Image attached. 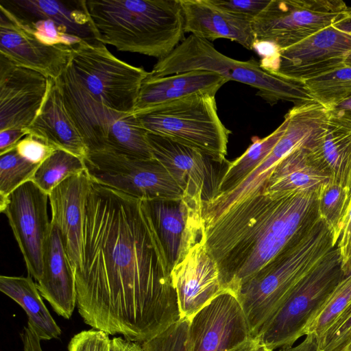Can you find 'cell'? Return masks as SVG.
<instances>
[{"mask_svg":"<svg viewBox=\"0 0 351 351\" xmlns=\"http://www.w3.org/2000/svg\"><path fill=\"white\" fill-rule=\"evenodd\" d=\"M171 267L141 199L92 182L73 269L78 311L108 335L143 343L179 321Z\"/></svg>","mask_w":351,"mask_h":351,"instance_id":"6da1fadb","label":"cell"},{"mask_svg":"<svg viewBox=\"0 0 351 351\" xmlns=\"http://www.w3.org/2000/svg\"><path fill=\"white\" fill-rule=\"evenodd\" d=\"M316 191H262L202 219V241L223 291L239 289L300 240L320 219Z\"/></svg>","mask_w":351,"mask_h":351,"instance_id":"7a4b0ae2","label":"cell"},{"mask_svg":"<svg viewBox=\"0 0 351 351\" xmlns=\"http://www.w3.org/2000/svg\"><path fill=\"white\" fill-rule=\"evenodd\" d=\"M96 40L162 59L184 39L179 0H86Z\"/></svg>","mask_w":351,"mask_h":351,"instance_id":"3957f363","label":"cell"},{"mask_svg":"<svg viewBox=\"0 0 351 351\" xmlns=\"http://www.w3.org/2000/svg\"><path fill=\"white\" fill-rule=\"evenodd\" d=\"M337 246L320 218L298 242L262 269L235 293L255 337L294 287Z\"/></svg>","mask_w":351,"mask_h":351,"instance_id":"277c9868","label":"cell"},{"mask_svg":"<svg viewBox=\"0 0 351 351\" xmlns=\"http://www.w3.org/2000/svg\"><path fill=\"white\" fill-rule=\"evenodd\" d=\"M207 71L249 85L273 105L280 101L295 106L315 101L305 82L265 69L254 60L240 61L217 51L212 43L191 34L167 57L158 60L147 77H160L190 71Z\"/></svg>","mask_w":351,"mask_h":351,"instance_id":"5b68a950","label":"cell"},{"mask_svg":"<svg viewBox=\"0 0 351 351\" xmlns=\"http://www.w3.org/2000/svg\"><path fill=\"white\" fill-rule=\"evenodd\" d=\"M56 81L66 110L88 152L154 158L147 132L134 114L114 110L97 99L80 83L70 64Z\"/></svg>","mask_w":351,"mask_h":351,"instance_id":"8992f818","label":"cell"},{"mask_svg":"<svg viewBox=\"0 0 351 351\" xmlns=\"http://www.w3.org/2000/svg\"><path fill=\"white\" fill-rule=\"evenodd\" d=\"M134 115L146 132L167 137L218 160L226 159L231 132L218 116L215 95L194 94Z\"/></svg>","mask_w":351,"mask_h":351,"instance_id":"52a82bcc","label":"cell"},{"mask_svg":"<svg viewBox=\"0 0 351 351\" xmlns=\"http://www.w3.org/2000/svg\"><path fill=\"white\" fill-rule=\"evenodd\" d=\"M345 278L336 246L294 287L263 324L254 339L272 350L293 346Z\"/></svg>","mask_w":351,"mask_h":351,"instance_id":"ba28073f","label":"cell"},{"mask_svg":"<svg viewBox=\"0 0 351 351\" xmlns=\"http://www.w3.org/2000/svg\"><path fill=\"white\" fill-rule=\"evenodd\" d=\"M80 83L106 106L133 114L141 86L149 75L114 56L98 41L73 47L70 62Z\"/></svg>","mask_w":351,"mask_h":351,"instance_id":"9c48e42d","label":"cell"},{"mask_svg":"<svg viewBox=\"0 0 351 351\" xmlns=\"http://www.w3.org/2000/svg\"><path fill=\"white\" fill-rule=\"evenodd\" d=\"M93 181L141 199H180L184 192L156 158H138L110 152H88L84 159Z\"/></svg>","mask_w":351,"mask_h":351,"instance_id":"30bf717a","label":"cell"},{"mask_svg":"<svg viewBox=\"0 0 351 351\" xmlns=\"http://www.w3.org/2000/svg\"><path fill=\"white\" fill-rule=\"evenodd\" d=\"M346 8L341 0H270L252 25L256 40L282 50L332 25Z\"/></svg>","mask_w":351,"mask_h":351,"instance_id":"8fae6325","label":"cell"},{"mask_svg":"<svg viewBox=\"0 0 351 351\" xmlns=\"http://www.w3.org/2000/svg\"><path fill=\"white\" fill-rule=\"evenodd\" d=\"M152 156L171 174L184 194L202 204L213 199L230 161L218 160L167 137L147 132Z\"/></svg>","mask_w":351,"mask_h":351,"instance_id":"7c38bea8","label":"cell"},{"mask_svg":"<svg viewBox=\"0 0 351 351\" xmlns=\"http://www.w3.org/2000/svg\"><path fill=\"white\" fill-rule=\"evenodd\" d=\"M48 199L49 195L28 181L0 204V211L8 217L27 271L36 282L41 276L44 245L51 228Z\"/></svg>","mask_w":351,"mask_h":351,"instance_id":"4fadbf2b","label":"cell"},{"mask_svg":"<svg viewBox=\"0 0 351 351\" xmlns=\"http://www.w3.org/2000/svg\"><path fill=\"white\" fill-rule=\"evenodd\" d=\"M254 339L236 295L225 291L189 319V351H232Z\"/></svg>","mask_w":351,"mask_h":351,"instance_id":"5bb4252c","label":"cell"},{"mask_svg":"<svg viewBox=\"0 0 351 351\" xmlns=\"http://www.w3.org/2000/svg\"><path fill=\"white\" fill-rule=\"evenodd\" d=\"M141 200L172 269L202 237L203 204L186 195L180 199Z\"/></svg>","mask_w":351,"mask_h":351,"instance_id":"9a60e30c","label":"cell"},{"mask_svg":"<svg viewBox=\"0 0 351 351\" xmlns=\"http://www.w3.org/2000/svg\"><path fill=\"white\" fill-rule=\"evenodd\" d=\"M50 77L0 54V131L27 129L47 96Z\"/></svg>","mask_w":351,"mask_h":351,"instance_id":"2e32d148","label":"cell"},{"mask_svg":"<svg viewBox=\"0 0 351 351\" xmlns=\"http://www.w3.org/2000/svg\"><path fill=\"white\" fill-rule=\"evenodd\" d=\"M351 36L332 25L280 51L276 73L306 81L344 66Z\"/></svg>","mask_w":351,"mask_h":351,"instance_id":"e0dca14e","label":"cell"},{"mask_svg":"<svg viewBox=\"0 0 351 351\" xmlns=\"http://www.w3.org/2000/svg\"><path fill=\"white\" fill-rule=\"evenodd\" d=\"M73 47L40 42L0 5V54L21 66L57 80L68 67Z\"/></svg>","mask_w":351,"mask_h":351,"instance_id":"ac0fdd59","label":"cell"},{"mask_svg":"<svg viewBox=\"0 0 351 351\" xmlns=\"http://www.w3.org/2000/svg\"><path fill=\"white\" fill-rule=\"evenodd\" d=\"M182 318L190 319L223 292L217 266L202 239L171 271Z\"/></svg>","mask_w":351,"mask_h":351,"instance_id":"d6986e66","label":"cell"},{"mask_svg":"<svg viewBox=\"0 0 351 351\" xmlns=\"http://www.w3.org/2000/svg\"><path fill=\"white\" fill-rule=\"evenodd\" d=\"M92 179L86 170L73 174L49 193L51 223L59 230L73 269L81 262L82 230Z\"/></svg>","mask_w":351,"mask_h":351,"instance_id":"ffe728a7","label":"cell"},{"mask_svg":"<svg viewBox=\"0 0 351 351\" xmlns=\"http://www.w3.org/2000/svg\"><path fill=\"white\" fill-rule=\"evenodd\" d=\"M37 282L41 296L54 311L69 319L77 302L75 279L60 232L53 224L44 245L42 274Z\"/></svg>","mask_w":351,"mask_h":351,"instance_id":"44dd1931","label":"cell"},{"mask_svg":"<svg viewBox=\"0 0 351 351\" xmlns=\"http://www.w3.org/2000/svg\"><path fill=\"white\" fill-rule=\"evenodd\" d=\"M184 18V32L204 40L226 38L249 50L256 41L252 21L230 14L209 0H179Z\"/></svg>","mask_w":351,"mask_h":351,"instance_id":"7402d4cb","label":"cell"},{"mask_svg":"<svg viewBox=\"0 0 351 351\" xmlns=\"http://www.w3.org/2000/svg\"><path fill=\"white\" fill-rule=\"evenodd\" d=\"M228 82L216 73L201 70L160 77H147L141 86L133 114L197 93L215 95Z\"/></svg>","mask_w":351,"mask_h":351,"instance_id":"603a6c76","label":"cell"},{"mask_svg":"<svg viewBox=\"0 0 351 351\" xmlns=\"http://www.w3.org/2000/svg\"><path fill=\"white\" fill-rule=\"evenodd\" d=\"M85 3L86 0H1L0 5L22 23L49 19L64 27L71 35L95 42L97 40Z\"/></svg>","mask_w":351,"mask_h":351,"instance_id":"cb8c5ba5","label":"cell"},{"mask_svg":"<svg viewBox=\"0 0 351 351\" xmlns=\"http://www.w3.org/2000/svg\"><path fill=\"white\" fill-rule=\"evenodd\" d=\"M31 134L58 149L84 159L88 153L82 138L69 117L56 80L50 77L45 99L28 128Z\"/></svg>","mask_w":351,"mask_h":351,"instance_id":"d4e9b609","label":"cell"},{"mask_svg":"<svg viewBox=\"0 0 351 351\" xmlns=\"http://www.w3.org/2000/svg\"><path fill=\"white\" fill-rule=\"evenodd\" d=\"M330 181L308 147L295 149L276 166L263 189L268 193L316 191Z\"/></svg>","mask_w":351,"mask_h":351,"instance_id":"484cf974","label":"cell"},{"mask_svg":"<svg viewBox=\"0 0 351 351\" xmlns=\"http://www.w3.org/2000/svg\"><path fill=\"white\" fill-rule=\"evenodd\" d=\"M308 148L330 180L351 191V128L329 118L324 134Z\"/></svg>","mask_w":351,"mask_h":351,"instance_id":"4316f807","label":"cell"},{"mask_svg":"<svg viewBox=\"0 0 351 351\" xmlns=\"http://www.w3.org/2000/svg\"><path fill=\"white\" fill-rule=\"evenodd\" d=\"M0 290L18 303L27 315V326L40 340L58 338L61 330L44 304L31 277L0 276Z\"/></svg>","mask_w":351,"mask_h":351,"instance_id":"83f0119b","label":"cell"},{"mask_svg":"<svg viewBox=\"0 0 351 351\" xmlns=\"http://www.w3.org/2000/svg\"><path fill=\"white\" fill-rule=\"evenodd\" d=\"M287 125L288 118L285 115L283 122L269 135L263 138H253L252 143L244 153L230 161L221 181L218 195L233 189L269 155Z\"/></svg>","mask_w":351,"mask_h":351,"instance_id":"f1b7e54d","label":"cell"},{"mask_svg":"<svg viewBox=\"0 0 351 351\" xmlns=\"http://www.w3.org/2000/svg\"><path fill=\"white\" fill-rule=\"evenodd\" d=\"M84 170V159L57 148L38 165L31 181L49 195L56 186L68 177Z\"/></svg>","mask_w":351,"mask_h":351,"instance_id":"f546056e","label":"cell"},{"mask_svg":"<svg viewBox=\"0 0 351 351\" xmlns=\"http://www.w3.org/2000/svg\"><path fill=\"white\" fill-rule=\"evenodd\" d=\"M350 197V191L331 180L318 193L319 217L332 232L336 244L343 228Z\"/></svg>","mask_w":351,"mask_h":351,"instance_id":"4dcf8cb0","label":"cell"},{"mask_svg":"<svg viewBox=\"0 0 351 351\" xmlns=\"http://www.w3.org/2000/svg\"><path fill=\"white\" fill-rule=\"evenodd\" d=\"M304 82L313 99L326 109L351 97V67L343 66Z\"/></svg>","mask_w":351,"mask_h":351,"instance_id":"1f68e13d","label":"cell"},{"mask_svg":"<svg viewBox=\"0 0 351 351\" xmlns=\"http://www.w3.org/2000/svg\"><path fill=\"white\" fill-rule=\"evenodd\" d=\"M351 304V274L334 289L308 325L304 335L319 338Z\"/></svg>","mask_w":351,"mask_h":351,"instance_id":"d6a6232c","label":"cell"},{"mask_svg":"<svg viewBox=\"0 0 351 351\" xmlns=\"http://www.w3.org/2000/svg\"><path fill=\"white\" fill-rule=\"evenodd\" d=\"M38 167L21 157L15 149L0 155V204L18 187L31 181Z\"/></svg>","mask_w":351,"mask_h":351,"instance_id":"836d02e7","label":"cell"},{"mask_svg":"<svg viewBox=\"0 0 351 351\" xmlns=\"http://www.w3.org/2000/svg\"><path fill=\"white\" fill-rule=\"evenodd\" d=\"M189 319L182 318L167 329L141 343L143 351H189Z\"/></svg>","mask_w":351,"mask_h":351,"instance_id":"e575fe53","label":"cell"},{"mask_svg":"<svg viewBox=\"0 0 351 351\" xmlns=\"http://www.w3.org/2000/svg\"><path fill=\"white\" fill-rule=\"evenodd\" d=\"M318 351H344L351 343V304L317 339Z\"/></svg>","mask_w":351,"mask_h":351,"instance_id":"d590c367","label":"cell"},{"mask_svg":"<svg viewBox=\"0 0 351 351\" xmlns=\"http://www.w3.org/2000/svg\"><path fill=\"white\" fill-rule=\"evenodd\" d=\"M215 6L252 21L267 6L270 0H209Z\"/></svg>","mask_w":351,"mask_h":351,"instance_id":"8d00e7d4","label":"cell"},{"mask_svg":"<svg viewBox=\"0 0 351 351\" xmlns=\"http://www.w3.org/2000/svg\"><path fill=\"white\" fill-rule=\"evenodd\" d=\"M57 149L43 140L29 134L16 145V152L32 164L39 165Z\"/></svg>","mask_w":351,"mask_h":351,"instance_id":"74e56055","label":"cell"},{"mask_svg":"<svg viewBox=\"0 0 351 351\" xmlns=\"http://www.w3.org/2000/svg\"><path fill=\"white\" fill-rule=\"evenodd\" d=\"M110 339L104 331L90 329L76 334L70 341L69 351H108Z\"/></svg>","mask_w":351,"mask_h":351,"instance_id":"f35d334b","label":"cell"},{"mask_svg":"<svg viewBox=\"0 0 351 351\" xmlns=\"http://www.w3.org/2000/svg\"><path fill=\"white\" fill-rule=\"evenodd\" d=\"M345 277L351 274V197L347 216L337 244Z\"/></svg>","mask_w":351,"mask_h":351,"instance_id":"ab89813d","label":"cell"},{"mask_svg":"<svg viewBox=\"0 0 351 351\" xmlns=\"http://www.w3.org/2000/svg\"><path fill=\"white\" fill-rule=\"evenodd\" d=\"M27 134V129L13 128L1 130L0 155L15 149L17 143Z\"/></svg>","mask_w":351,"mask_h":351,"instance_id":"60d3db41","label":"cell"},{"mask_svg":"<svg viewBox=\"0 0 351 351\" xmlns=\"http://www.w3.org/2000/svg\"><path fill=\"white\" fill-rule=\"evenodd\" d=\"M329 118L351 128V97L327 109Z\"/></svg>","mask_w":351,"mask_h":351,"instance_id":"b9f144b4","label":"cell"},{"mask_svg":"<svg viewBox=\"0 0 351 351\" xmlns=\"http://www.w3.org/2000/svg\"><path fill=\"white\" fill-rule=\"evenodd\" d=\"M108 351H143L142 345L138 342L114 337L110 341Z\"/></svg>","mask_w":351,"mask_h":351,"instance_id":"7bdbcfd3","label":"cell"},{"mask_svg":"<svg viewBox=\"0 0 351 351\" xmlns=\"http://www.w3.org/2000/svg\"><path fill=\"white\" fill-rule=\"evenodd\" d=\"M22 339L24 351H43L40 339L29 326L24 328Z\"/></svg>","mask_w":351,"mask_h":351,"instance_id":"ee69618b","label":"cell"},{"mask_svg":"<svg viewBox=\"0 0 351 351\" xmlns=\"http://www.w3.org/2000/svg\"><path fill=\"white\" fill-rule=\"evenodd\" d=\"M279 351H318L316 337L313 335H307L298 346L283 348Z\"/></svg>","mask_w":351,"mask_h":351,"instance_id":"f6af8a7d","label":"cell"},{"mask_svg":"<svg viewBox=\"0 0 351 351\" xmlns=\"http://www.w3.org/2000/svg\"><path fill=\"white\" fill-rule=\"evenodd\" d=\"M332 26L351 36V8L347 7L343 14Z\"/></svg>","mask_w":351,"mask_h":351,"instance_id":"bcb514c9","label":"cell"},{"mask_svg":"<svg viewBox=\"0 0 351 351\" xmlns=\"http://www.w3.org/2000/svg\"><path fill=\"white\" fill-rule=\"evenodd\" d=\"M256 343V340L254 338L247 343L242 345L241 346L237 348V349L232 351H251L252 348L254 347Z\"/></svg>","mask_w":351,"mask_h":351,"instance_id":"7dc6e473","label":"cell"},{"mask_svg":"<svg viewBox=\"0 0 351 351\" xmlns=\"http://www.w3.org/2000/svg\"><path fill=\"white\" fill-rule=\"evenodd\" d=\"M251 351H274L267 347L261 344L257 340L254 347Z\"/></svg>","mask_w":351,"mask_h":351,"instance_id":"c3c4849f","label":"cell"},{"mask_svg":"<svg viewBox=\"0 0 351 351\" xmlns=\"http://www.w3.org/2000/svg\"><path fill=\"white\" fill-rule=\"evenodd\" d=\"M344 66L351 67V51L348 53L345 60Z\"/></svg>","mask_w":351,"mask_h":351,"instance_id":"681fc988","label":"cell"},{"mask_svg":"<svg viewBox=\"0 0 351 351\" xmlns=\"http://www.w3.org/2000/svg\"><path fill=\"white\" fill-rule=\"evenodd\" d=\"M344 351H351V343L346 348Z\"/></svg>","mask_w":351,"mask_h":351,"instance_id":"f907efd6","label":"cell"}]
</instances>
